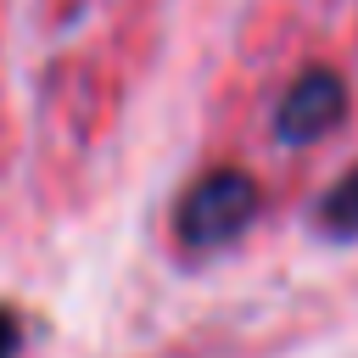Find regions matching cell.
<instances>
[{"label": "cell", "instance_id": "cell-1", "mask_svg": "<svg viewBox=\"0 0 358 358\" xmlns=\"http://www.w3.org/2000/svg\"><path fill=\"white\" fill-rule=\"evenodd\" d=\"M257 218V179L241 168H213L179 201V241L185 246H229Z\"/></svg>", "mask_w": 358, "mask_h": 358}, {"label": "cell", "instance_id": "cell-2", "mask_svg": "<svg viewBox=\"0 0 358 358\" xmlns=\"http://www.w3.org/2000/svg\"><path fill=\"white\" fill-rule=\"evenodd\" d=\"M347 117V84L330 67H308L291 78V90L274 106V134L285 145H313L319 134H330Z\"/></svg>", "mask_w": 358, "mask_h": 358}, {"label": "cell", "instance_id": "cell-3", "mask_svg": "<svg viewBox=\"0 0 358 358\" xmlns=\"http://www.w3.org/2000/svg\"><path fill=\"white\" fill-rule=\"evenodd\" d=\"M313 224L330 241H358V168H347V179H336V190L319 196Z\"/></svg>", "mask_w": 358, "mask_h": 358}, {"label": "cell", "instance_id": "cell-4", "mask_svg": "<svg viewBox=\"0 0 358 358\" xmlns=\"http://www.w3.org/2000/svg\"><path fill=\"white\" fill-rule=\"evenodd\" d=\"M17 341H22V324L11 308H0V358H17Z\"/></svg>", "mask_w": 358, "mask_h": 358}]
</instances>
